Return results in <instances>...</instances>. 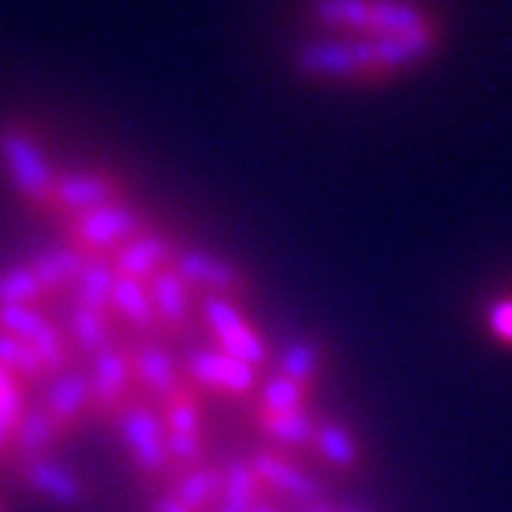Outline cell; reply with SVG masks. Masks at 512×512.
I'll use <instances>...</instances> for the list:
<instances>
[{
    "mask_svg": "<svg viewBox=\"0 0 512 512\" xmlns=\"http://www.w3.org/2000/svg\"><path fill=\"white\" fill-rule=\"evenodd\" d=\"M150 512H192V509H185V505L178 502V498L171 495V491H164V495H160V502L153 505Z\"/></svg>",
    "mask_w": 512,
    "mask_h": 512,
    "instance_id": "obj_30",
    "label": "cell"
},
{
    "mask_svg": "<svg viewBox=\"0 0 512 512\" xmlns=\"http://www.w3.org/2000/svg\"><path fill=\"white\" fill-rule=\"evenodd\" d=\"M43 409L57 420L64 434L75 431L79 420L89 413V370H82L79 363L68 367L64 374L50 377L47 392H43Z\"/></svg>",
    "mask_w": 512,
    "mask_h": 512,
    "instance_id": "obj_16",
    "label": "cell"
},
{
    "mask_svg": "<svg viewBox=\"0 0 512 512\" xmlns=\"http://www.w3.org/2000/svg\"><path fill=\"white\" fill-rule=\"evenodd\" d=\"M313 448H317V456L324 459L328 466L342 473L360 470L363 456H360V441L342 420H331V416H317V438H313Z\"/></svg>",
    "mask_w": 512,
    "mask_h": 512,
    "instance_id": "obj_20",
    "label": "cell"
},
{
    "mask_svg": "<svg viewBox=\"0 0 512 512\" xmlns=\"http://www.w3.org/2000/svg\"><path fill=\"white\" fill-rule=\"evenodd\" d=\"M221 488H224V470L221 466H200V470L185 473L171 484V495L192 512H210L221 498Z\"/></svg>",
    "mask_w": 512,
    "mask_h": 512,
    "instance_id": "obj_23",
    "label": "cell"
},
{
    "mask_svg": "<svg viewBox=\"0 0 512 512\" xmlns=\"http://www.w3.org/2000/svg\"><path fill=\"white\" fill-rule=\"evenodd\" d=\"M253 424L281 448V452H306L313 448L317 438V413L303 409V413H267V409H253Z\"/></svg>",
    "mask_w": 512,
    "mask_h": 512,
    "instance_id": "obj_18",
    "label": "cell"
},
{
    "mask_svg": "<svg viewBox=\"0 0 512 512\" xmlns=\"http://www.w3.org/2000/svg\"><path fill=\"white\" fill-rule=\"evenodd\" d=\"M25 409H29L25 381H18L8 367H0V456L15 448V434H18Z\"/></svg>",
    "mask_w": 512,
    "mask_h": 512,
    "instance_id": "obj_25",
    "label": "cell"
},
{
    "mask_svg": "<svg viewBox=\"0 0 512 512\" xmlns=\"http://www.w3.org/2000/svg\"><path fill=\"white\" fill-rule=\"evenodd\" d=\"M249 466H253L264 495L285 498V502H292L296 509L320 502V498H328L324 495V488H320V480L313 477V473L306 470L296 456H285L281 448H260V452L249 456Z\"/></svg>",
    "mask_w": 512,
    "mask_h": 512,
    "instance_id": "obj_9",
    "label": "cell"
},
{
    "mask_svg": "<svg viewBox=\"0 0 512 512\" xmlns=\"http://www.w3.org/2000/svg\"><path fill=\"white\" fill-rule=\"evenodd\" d=\"M306 11L317 36L342 40H388L445 25L424 0H310Z\"/></svg>",
    "mask_w": 512,
    "mask_h": 512,
    "instance_id": "obj_2",
    "label": "cell"
},
{
    "mask_svg": "<svg viewBox=\"0 0 512 512\" xmlns=\"http://www.w3.org/2000/svg\"><path fill=\"white\" fill-rule=\"evenodd\" d=\"M160 420H164V431L168 434H192V438H203V406L200 392L192 388L189 381H182L168 399L160 402Z\"/></svg>",
    "mask_w": 512,
    "mask_h": 512,
    "instance_id": "obj_21",
    "label": "cell"
},
{
    "mask_svg": "<svg viewBox=\"0 0 512 512\" xmlns=\"http://www.w3.org/2000/svg\"><path fill=\"white\" fill-rule=\"evenodd\" d=\"M178 274L196 288V296H217V299H235L246 303L249 299V281L232 260L214 253H196V249H182V256L175 260Z\"/></svg>",
    "mask_w": 512,
    "mask_h": 512,
    "instance_id": "obj_11",
    "label": "cell"
},
{
    "mask_svg": "<svg viewBox=\"0 0 512 512\" xmlns=\"http://www.w3.org/2000/svg\"><path fill=\"white\" fill-rule=\"evenodd\" d=\"M128 352H132V370H136L139 395H146V399L157 402V406L185 381V374L178 370L171 349L160 342V338H139L136 345H128Z\"/></svg>",
    "mask_w": 512,
    "mask_h": 512,
    "instance_id": "obj_15",
    "label": "cell"
},
{
    "mask_svg": "<svg viewBox=\"0 0 512 512\" xmlns=\"http://www.w3.org/2000/svg\"><path fill=\"white\" fill-rule=\"evenodd\" d=\"M57 224H61L64 246L68 249H75V253H82V256H107V260H111L121 246L139 239L146 228H153L146 210L136 207L132 200L107 203V207L86 210V214L64 217V221H57Z\"/></svg>",
    "mask_w": 512,
    "mask_h": 512,
    "instance_id": "obj_4",
    "label": "cell"
},
{
    "mask_svg": "<svg viewBox=\"0 0 512 512\" xmlns=\"http://www.w3.org/2000/svg\"><path fill=\"white\" fill-rule=\"evenodd\" d=\"M342 512H367V509H360V505H342Z\"/></svg>",
    "mask_w": 512,
    "mask_h": 512,
    "instance_id": "obj_32",
    "label": "cell"
},
{
    "mask_svg": "<svg viewBox=\"0 0 512 512\" xmlns=\"http://www.w3.org/2000/svg\"><path fill=\"white\" fill-rule=\"evenodd\" d=\"M15 473L32 495L47 498V502L61 505V509H79L86 505V480L64 466L54 456H36V459H18Z\"/></svg>",
    "mask_w": 512,
    "mask_h": 512,
    "instance_id": "obj_12",
    "label": "cell"
},
{
    "mask_svg": "<svg viewBox=\"0 0 512 512\" xmlns=\"http://www.w3.org/2000/svg\"><path fill=\"white\" fill-rule=\"evenodd\" d=\"M50 299L47 285L40 281L36 267L29 264H11L0 271V306H40Z\"/></svg>",
    "mask_w": 512,
    "mask_h": 512,
    "instance_id": "obj_24",
    "label": "cell"
},
{
    "mask_svg": "<svg viewBox=\"0 0 512 512\" xmlns=\"http://www.w3.org/2000/svg\"><path fill=\"white\" fill-rule=\"evenodd\" d=\"M64 438V431L57 427L54 416L43 409V402H29L25 409L22 424H18V434H15V459H36V456H50V448Z\"/></svg>",
    "mask_w": 512,
    "mask_h": 512,
    "instance_id": "obj_19",
    "label": "cell"
},
{
    "mask_svg": "<svg viewBox=\"0 0 512 512\" xmlns=\"http://www.w3.org/2000/svg\"><path fill=\"white\" fill-rule=\"evenodd\" d=\"M150 285V296H153V310H157L160 320V331L164 335H175L182 338L185 331L200 320V296H196V288L178 274V267H168V271H160Z\"/></svg>",
    "mask_w": 512,
    "mask_h": 512,
    "instance_id": "obj_14",
    "label": "cell"
},
{
    "mask_svg": "<svg viewBox=\"0 0 512 512\" xmlns=\"http://www.w3.org/2000/svg\"><path fill=\"white\" fill-rule=\"evenodd\" d=\"M310 399H313L310 388H303L292 377L274 370L267 381H260L256 409H267V413H303V409H310Z\"/></svg>",
    "mask_w": 512,
    "mask_h": 512,
    "instance_id": "obj_26",
    "label": "cell"
},
{
    "mask_svg": "<svg viewBox=\"0 0 512 512\" xmlns=\"http://www.w3.org/2000/svg\"><path fill=\"white\" fill-rule=\"evenodd\" d=\"M182 374L196 392L221 395V399H253L260 392V381H264V370L249 367L228 352L214 349V345L189 349Z\"/></svg>",
    "mask_w": 512,
    "mask_h": 512,
    "instance_id": "obj_7",
    "label": "cell"
},
{
    "mask_svg": "<svg viewBox=\"0 0 512 512\" xmlns=\"http://www.w3.org/2000/svg\"><path fill=\"white\" fill-rule=\"evenodd\" d=\"M260 498H264V488H260L249 459H235V463L224 466V488L221 498H217V512H253Z\"/></svg>",
    "mask_w": 512,
    "mask_h": 512,
    "instance_id": "obj_22",
    "label": "cell"
},
{
    "mask_svg": "<svg viewBox=\"0 0 512 512\" xmlns=\"http://www.w3.org/2000/svg\"><path fill=\"white\" fill-rule=\"evenodd\" d=\"M484 331L495 345L502 349H512V296H502L488 306L484 313Z\"/></svg>",
    "mask_w": 512,
    "mask_h": 512,
    "instance_id": "obj_29",
    "label": "cell"
},
{
    "mask_svg": "<svg viewBox=\"0 0 512 512\" xmlns=\"http://www.w3.org/2000/svg\"><path fill=\"white\" fill-rule=\"evenodd\" d=\"M182 242L175 239L171 232H160V228H146L139 239H132L128 246H121L118 253L111 256L114 271L121 278H132V281H153L160 271H168L175 267V260L182 256Z\"/></svg>",
    "mask_w": 512,
    "mask_h": 512,
    "instance_id": "obj_13",
    "label": "cell"
},
{
    "mask_svg": "<svg viewBox=\"0 0 512 512\" xmlns=\"http://www.w3.org/2000/svg\"><path fill=\"white\" fill-rule=\"evenodd\" d=\"M0 367H8L18 381H32V384H43L54 377L40 352L32 349V345H25L22 338L4 335V331H0Z\"/></svg>",
    "mask_w": 512,
    "mask_h": 512,
    "instance_id": "obj_28",
    "label": "cell"
},
{
    "mask_svg": "<svg viewBox=\"0 0 512 512\" xmlns=\"http://www.w3.org/2000/svg\"><path fill=\"white\" fill-rule=\"evenodd\" d=\"M128 200V185L111 171H61L54 192V221Z\"/></svg>",
    "mask_w": 512,
    "mask_h": 512,
    "instance_id": "obj_10",
    "label": "cell"
},
{
    "mask_svg": "<svg viewBox=\"0 0 512 512\" xmlns=\"http://www.w3.org/2000/svg\"><path fill=\"white\" fill-rule=\"evenodd\" d=\"M136 370L128 345H111L89 360V413L96 420H118V413L136 399Z\"/></svg>",
    "mask_w": 512,
    "mask_h": 512,
    "instance_id": "obj_8",
    "label": "cell"
},
{
    "mask_svg": "<svg viewBox=\"0 0 512 512\" xmlns=\"http://www.w3.org/2000/svg\"><path fill=\"white\" fill-rule=\"evenodd\" d=\"M118 434L125 445L128 459L143 477H171V459H168V431L160 420L157 402H150L146 395H136L125 409L118 413Z\"/></svg>",
    "mask_w": 512,
    "mask_h": 512,
    "instance_id": "obj_6",
    "label": "cell"
},
{
    "mask_svg": "<svg viewBox=\"0 0 512 512\" xmlns=\"http://www.w3.org/2000/svg\"><path fill=\"white\" fill-rule=\"evenodd\" d=\"M0 168H4L11 192L25 207L43 217H54V192L61 168L50 160L43 139L22 121L0 125Z\"/></svg>",
    "mask_w": 512,
    "mask_h": 512,
    "instance_id": "obj_3",
    "label": "cell"
},
{
    "mask_svg": "<svg viewBox=\"0 0 512 512\" xmlns=\"http://www.w3.org/2000/svg\"><path fill=\"white\" fill-rule=\"evenodd\" d=\"M320 370H324V352H320V345L310 342V338H296V342H288L285 349H281L278 374L292 377V381L310 388V392H313V384H317Z\"/></svg>",
    "mask_w": 512,
    "mask_h": 512,
    "instance_id": "obj_27",
    "label": "cell"
},
{
    "mask_svg": "<svg viewBox=\"0 0 512 512\" xmlns=\"http://www.w3.org/2000/svg\"><path fill=\"white\" fill-rule=\"evenodd\" d=\"M445 43V25L388 40H342V36H310L292 50V68L306 82L367 89L399 82L434 61Z\"/></svg>",
    "mask_w": 512,
    "mask_h": 512,
    "instance_id": "obj_1",
    "label": "cell"
},
{
    "mask_svg": "<svg viewBox=\"0 0 512 512\" xmlns=\"http://www.w3.org/2000/svg\"><path fill=\"white\" fill-rule=\"evenodd\" d=\"M0 512H8V509H4V502H0Z\"/></svg>",
    "mask_w": 512,
    "mask_h": 512,
    "instance_id": "obj_33",
    "label": "cell"
},
{
    "mask_svg": "<svg viewBox=\"0 0 512 512\" xmlns=\"http://www.w3.org/2000/svg\"><path fill=\"white\" fill-rule=\"evenodd\" d=\"M111 313L121 328L136 331L139 338L160 335V320H157V310H153L150 285H143V281L121 278L118 274V285H114V296H111Z\"/></svg>",
    "mask_w": 512,
    "mask_h": 512,
    "instance_id": "obj_17",
    "label": "cell"
},
{
    "mask_svg": "<svg viewBox=\"0 0 512 512\" xmlns=\"http://www.w3.org/2000/svg\"><path fill=\"white\" fill-rule=\"evenodd\" d=\"M200 320H203L207 338L214 342V349L228 352V356H235V360L249 363V367H256V370L267 367V360H271V345H267L264 331L256 328V320L246 313V303L203 296Z\"/></svg>",
    "mask_w": 512,
    "mask_h": 512,
    "instance_id": "obj_5",
    "label": "cell"
},
{
    "mask_svg": "<svg viewBox=\"0 0 512 512\" xmlns=\"http://www.w3.org/2000/svg\"><path fill=\"white\" fill-rule=\"evenodd\" d=\"M253 512H281V509H278V502H274L271 495H264L260 502H256V509H253Z\"/></svg>",
    "mask_w": 512,
    "mask_h": 512,
    "instance_id": "obj_31",
    "label": "cell"
}]
</instances>
